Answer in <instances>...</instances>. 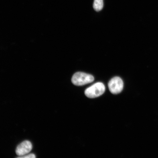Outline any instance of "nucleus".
Returning a JSON list of instances; mask_svg holds the SVG:
<instances>
[{
	"mask_svg": "<svg viewBox=\"0 0 158 158\" xmlns=\"http://www.w3.org/2000/svg\"><path fill=\"white\" fill-rule=\"evenodd\" d=\"M94 81V78L92 75L81 72L75 73L72 79V83L78 86L90 83Z\"/></svg>",
	"mask_w": 158,
	"mask_h": 158,
	"instance_id": "1",
	"label": "nucleus"
},
{
	"mask_svg": "<svg viewBox=\"0 0 158 158\" xmlns=\"http://www.w3.org/2000/svg\"><path fill=\"white\" fill-rule=\"evenodd\" d=\"M106 88L102 82H98L86 89L85 94L89 98H93L98 97L103 94L105 91Z\"/></svg>",
	"mask_w": 158,
	"mask_h": 158,
	"instance_id": "2",
	"label": "nucleus"
},
{
	"mask_svg": "<svg viewBox=\"0 0 158 158\" xmlns=\"http://www.w3.org/2000/svg\"><path fill=\"white\" fill-rule=\"evenodd\" d=\"M123 81L118 77H114L108 83L109 89L113 94H118L121 93L123 89Z\"/></svg>",
	"mask_w": 158,
	"mask_h": 158,
	"instance_id": "3",
	"label": "nucleus"
},
{
	"mask_svg": "<svg viewBox=\"0 0 158 158\" xmlns=\"http://www.w3.org/2000/svg\"><path fill=\"white\" fill-rule=\"evenodd\" d=\"M32 149V145L29 141H25L17 146L16 149V153L19 157L27 155Z\"/></svg>",
	"mask_w": 158,
	"mask_h": 158,
	"instance_id": "4",
	"label": "nucleus"
},
{
	"mask_svg": "<svg viewBox=\"0 0 158 158\" xmlns=\"http://www.w3.org/2000/svg\"><path fill=\"white\" fill-rule=\"evenodd\" d=\"M93 7L95 10L99 11L103 8V0H94Z\"/></svg>",
	"mask_w": 158,
	"mask_h": 158,
	"instance_id": "5",
	"label": "nucleus"
},
{
	"mask_svg": "<svg viewBox=\"0 0 158 158\" xmlns=\"http://www.w3.org/2000/svg\"><path fill=\"white\" fill-rule=\"evenodd\" d=\"M19 158H35L36 157L35 155L34 154L31 153L27 155H24L23 156H20L18 157Z\"/></svg>",
	"mask_w": 158,
	"mask_h": 158,
	"instance_id": "6",
	"label": "nucleus"
}]
</instances>
